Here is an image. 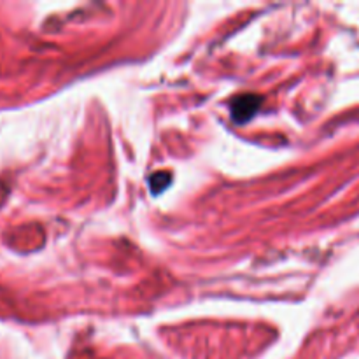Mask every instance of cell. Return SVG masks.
Wrapping results in <instances>:
<instances>
[{"mask_svg":"<svg viewBox=\"0 0 359 359\" xmlns=\"http://www.w3.org/2000/svg\"><path fill=\"white\" fill-rule=\"evenodd\" d=\"M259 104H262V100H259L258 95H238L231 102V116L237 123H245L255 116Z\"/></svg>","mask_w":359,"mask_h":359,"instance_id":"1","label":"cell"},{"mask_svg":"<svg viewBox=\"0 0 359 359\" xmlns=\"http://www.w3.org/2000/svg\"><path fill=\"white\" fill-rule=\"evenodd\" d=\"M168 181H170V174H167V172H158V174H154L151 177V189L158 195L161 189L167 188Z\"/></svg>","mask_w":359,"mask_h":359,"instance_id":"2","label":"cell"}]
</instances>
